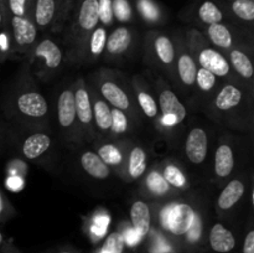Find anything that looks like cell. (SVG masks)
<instances>
[{
	"label": "cell",
	"instance_id": "32",
	"mask_svg": "<svg viewBox=\"0 0 254 253\" xmlns=\"http://www.w3.org/2000/svg\"><path fill=\"white\" fill-rule=\"evenodd\" d=\"M124 247L123 235L119 232H113L107 237L102 253H122Z\"/></svg>",
	"mask_w": 254,
	"mask_h": 253
},
{
	"label": "cell",
	"instance_id": "42",
	"mask_svg": "<svg viewBox=\"0 0 254 253\" xmlns=\"http://www.w3.org/2000/svg\"><path fill=\"white\" fill-rule=\"evenodd\" d=\"M107 225H108V217H97L94 221L93 232L98 236H102L106 232Z\"/></svg>",
	"mask_w": 254,
	"mask_h": 253
},
{
	"label": "cell",
	"instance_id": "1",
	"mask_svg": "<svg viewBox=\"0 0 254 253\" xmlns=\"http://www.w3.org/2000/svg\"><path fill=\"white\" fill-rule=\"evenodd\" d=\"M195 211L186 203L169 205L161 211L160 220L164 227L174 235H184L195 220Z\"/></svg>",
	"mask_w": 254,
	"mask_h": 253
},
{
	"label": "cell",
	"instance_id": "12",
	"mask_svg": "<svg viewBox=\"0 0 254 253\" xmlns=\"http://www.w3.org/2000/svg\"><path fill=\"white\" fill-rule=\"evenodd\" d=\"M35 55L45 60V63L50 68H56L62 61V54L59 46L51 40H44L35 50Z\"/></svg>",
	"mask_w": 254,
	"mask_h": 253
},
{
	"label": "cell",
	"instance_id": "36",
	"mask_svg": "<svg viewBox=\"0 0 254 253\" xmlns=\"http://www.w3.org/2000/svg\"><path fill=\"white\" fill-rule=\"evenodd\" d=\"M138 9L144 19L149 20V21H155L159 17L158 7L151 0H139Z\"/></svg>",
	"mask_w": 254,
	"mask_h": 253
},
{
	"label": "cell",
	"instance_id": "25",
	"mask_svg": "<svg viewBox=\"0 0 254 253\" xmlns=\"http://www.w3.org/2000/svg\"><path fill=\"white\" fill-rule=\"evenodd\" d=\"M198 15H200V19L208 25L220 24L223 19L221 10L212 1L203 2L198 10Z\"/></svg>",
	"mask_w": 254,
	"mask_h": 253
},
{
	"label": "cell",
	"instance_id": "27",
	"mask_svg": "<svg viewBox=\"0 0 254 253\" xmlns=\"http://www.w3.org/2000/svg\"><path fill=\"white\" fill-rule=\"evenodd\" d=\"M94 117H96L97 126H98L102 130L111 129L112 114H111V109H109V107L107 106L106 102L103 101L96 102V106H94Z\"/></svg>",
	"mask_w": 254,
	"mask_h": 253
},
{
	"label": "cell",
	"instance_id": "5",
	"mask_svg": "<svg viewBox=\"0 0 254 253\" xmlns=\"http://www.w3.org/2000/svg\"><path fill=\"white\" fill-rule=\"evenodd\" d=\"M20 112L30 117H42L47 112V102L44 97L36 92L24 93L17 99Z\"/></svg>",
	"mask_w": 254,
	"mask_h": 253
},
{
	"label": "cell",
	"instance_id": "22",
	"mask_svg": "<svg viewBox=\"0 0 254 253\" xmlns=\"http://www.w3.org/2000/svg\"><path fill=\"white\" fill-rule=\"evenodd\" d=\"M55 15V0H37L35 19L37 25L46 26L51 22Z\"/></svg>",
	"mask_w": 254,
	"mask_h": 253
},
{
	"label": "cell",
	"instance_id": "8",
	"mask_svg": "<svg viewBox=\"0 0 254 253\" xmlns=\"http://www.w3.org/2000/svg\"><path fill=\"white\" fill-rule=\"evenodd\" d=\"M59 122L62 126H69L76 118V101L71 91H64L59 98Z\"/></svg>",
	"mask_w": 254,
	"mask_h": 253
},
{
	"label": "cell",
	"instance_id": "45",
	"mask_svg": "<svg viewBox=\"0 0 254 253\" xmlns=\"http://www.w3.org/2000/svg\"><path fill=\"white\" fill-rule=\"evenodd\" d=\"M2 20H4V14H2V4L0 0V25L2 24Z\"/></svg>",
	"mask_w": 254,
	"mask_h": 253
},
{
	"label": "cell",
	"instance_id": "4",
	"mask_svg": "<svg viewBox=\"0 0 254 253\" xmlns=\"http://www.w3.org/2000/svg\"><path fill=\"white\" fill-rule=\"evenodd\" d=\"M198 60H200L202 68L207 69L215 76L225 77L230 72V64H228L227 60L220 52L215 51L212 49L202 50Z\"/></svg>",
	"mask_w": 254,
	"mask_h": 253
},
{
	"label": "cell",
	"instance_id": "31",
	"mask_svg": "<svg viewBox=\"0 0 254 253\" xmlns=\"http://www.w3.org/2000/svg\"><path fill=\"white\" fill-rule=\"evenodd\" d=\"M164 178L168 181L169 185L176 186V188L181 189L186 185V179L185 175L181 173L179 168L174 165H168L164 170Z\"/></svg>",
	"mask_w": 254,
	"mask_h": 253
},
{
	"label": "cell",
	"instance_id": "40",
	"mask_svg": "<svg viewBox=\"0 0 254 253\" xmlns=\"http://www.w3.org/2000/svg\"><path fill=\"white\" fill-rule=\"evenodd\" d=\"M186 233L189 235V240L192 241V242H195V241H197L198 238H200V236H201V221H200V218L197 217V215H195V220H193L192 225H191V227L189 228V231Z\"/></svg>",
	"mask_w": 254,
	"mask_h": 253
},
{
	"label": "cell",
	"instance_id": "23",
	"mask_svg": "<svg viewBox=\"0 0 254 253\" xmlns=\"http://www.w3.org/2000/svg\"><path fill=\"white\" fill-rule=\"evenodd\" d=\"M146 169V154L141 148L136 146L131 150L129 158V173L134 179L139 178L144 174Z\"/></svg>",
	"mask_w": 254,
	"mask_h": 253
},
{
	"label": "cell",
	"instance_id": "7",
	"mask_svg": "<svg viewBox=\"0 0 254 253\" xmlns=\"http://www.w3.org/2000/svg\"><path fill=\"white\" fill-rule=\"evenodd\" d=\"M15 41L19 45H30L36 39V27L24 16H14L11 20Z\"/></svg>",
	"mask_w": 254,
	"mask_h": 253
},
{
	"label": "cell",
	"instance_id": "18",
	"mask_svg": "<svg viewBox=\"0 0 254 253\" xmlns=\"http://www.w3.org/2000/svg\"><path fill=\"white\" fill-rule=\"evenodd\" d=\"M242 99V93L235 86L223 87L216 98V107L221 111H228L237 106Z\"/></svg>",
	"mask_w": 254,
	"mask_h": 253
},
{
	"label": "cell",
	"instance_id": "15",
	"mask_svg": "<svg viewBox=\"0 0 254 253\" xmlns=\"http://www.w3.org/2000/svg\"><path fill=\"white\" fill-rule=\"evenodd\" d=\"M235 166L233 151L228 145H221L216 151L215 156V170L218 176H228Z\"/></svg>",
	"mask_w": 254,
	"mask_h": 253
},
{
	"label": "cell",
	"instance_id": "14",
	"mask_svg": "<svg viewBox=\"0 0 254 253\" xmlns=\"http://www.w3.org/2000/svg\"><path fill=\"white\" fill-rule=\"evenodd\" d=\"M98 21V0H83L78 15V22L82 29L93 30Z\"/></svg>",
	"mask_w": 254,
	"mask_h": 253
},
{
	"label": "cell",
	"instance_id": "24",
	"mask_svg": "<svg viewBox=\"0 0 254 253\" xmlns=\"http://www.w3.org/2000/svg\"><path fill=\"white\" fill-rule=\"evenodd\" d=\"M231 62L236 71L245 78H251L253 76V66L248 56L238 50H233L231 52Z\"/></svg>",
	"mask_w": 254,
	"mask_h": 253
},
{
	"label": "cell",
	"instance_id": "28",
	"mask_svg": "<svg viewBox=\"0 0 254 253\" xmlns=\"http://www.w3.org/2000/svg\"><path fill=\"white\" fill-rule=\"evenodd\" d=\"M146 184H148V188L150 189L151 192H154L155 195H165L170 189L168 181L158 171H153V173L149 174Z\"/></svg>",
	"mask_w": 254,
	"mask_h": 253
},
{
	"label": "cell",
	"instance_id": "17",
	"mask_svg": "<svg viewBox=\"0 0 254 253\" xmlns=\"http://www.w3.org/2000/svg\"><path fill=\"white\" fill-rule=\"evenodd\" d=\"M102 94L108 99L116 108L127 109L129 107V98L116 83L113 82H106L102 84Z\"/></svg>",
	"mask_w": 254,
	"mask_h": 253
},
{
	"label": "cell",
	"instance_id": "47",
	"mask_svg": "<svg viewBox=\"0 0 254 253\" xmlns=\"http://www.w3.org/2000/svg\"><path fill=\"white\" fill-rule=\"evenodd\" d=\"M2 241H4V237H2L1 232H0V245H1V243H2Z\"/></svg>",
	"mask_w": 254,
	"mask_h": 253
},
{
	"label": "cell",
	"instance_id": "33",
	"mask_svg": "<svg viewBox=\"0 0 254 253\" xmlns=\"http://www.w3.org/2000/svg\"><path fill=\"white\" fill-rule=\"evenodd\" d=\"M113 15H116L119 21H129L131 17V7L128 0H113L112 1Z\"/></svg>",
	"mask_w": 254,
	"mask_h": 253
},
{
	"label": "cell",
	"instance_id": "29",
	"mask_svg": "<svg viewBox=\"0 0 254 253\" xmlns=\"http://www.w3.org/2000/svg\"><path fill=\"white\" fill-rule=\"evenodd\" d=\"M232 11L240 19L245 21L254 20V2L253 0H235L232 4Z\"/></svg>",
	"mask_w": 254,
	"mask_h": 253
},
{
	"label": "cell",
	"instance_id": "43",
	"mask_svg": "<svg viewBox=\"0 0 254 253\" xmlns=\"http://www.w3.org/2000/svg\"><path fill=\"white\" fill-rule=\"evenodd\" d=\"M123 238L129 246H134V245H136L139 241H140L141 236L139 235L135 230H128L127 231L126 236H123Z\"/></svg>",
	"mask_w": 254,
	"mask_h": 253
},
{
	"label": "cell",
	"instance_id": "10",
	"mask_svg": "<svg viewBox=\"0 0 254 253\" xmlns=\"http://www.w3.org/2000/svg\"><path fill=\"white\" fill-rule=\"evenodd\" d=\"M50 144H51V141H50V138L46 134L36 133L34 135L29 136L24 141L22 153L27 159H36L49 149Z\"/></svg>",
	"mask_w": 254,
	"mask_h": 253
},
{
	"label": "cell",
	"instance_id": "16",
	"mask_svg": "<svg viewBox=\"0 0 254 253\" xmlns=\"http://www.w3.org/2000/svg\"><path fill=\"white\" fill-rule=\"evenodd\" d=\"M131 35L127 27H118L107 39V50L111 54H122L129 47Z\"/></svg>",
	"mask_w": 254,
	"mask_h": 253
},
{
	"label": "cell",
	"instance_id": "3",
	"mask_svg": "<svg viewBox=\"0 0 254 253\" xmlns=\"http://www.w3.org/2000/svg\"><path fill=\"white\" fill-rule=\"evenodd\" d=\"M160 108L164 114V122L166 124H178L186 117V109L175 93L171 91H164L160 94Z\"/></svg>",
	"mask_w": 254,
	"mask_h": 253
},
{
	"label": "cell",
	"instance_id": "11",
	"mask_svg": "<svg viewBox=\"0 0 254 253\" xmlns=\"http://www.w3.org/2000/svg\"><path fill=\"white\" fill-rule=\"evenodd\" d=\"M245 193V185L240 180H232L227 184L218 197V206L222 210L233 207Z\"/></svg>",
	"mask_w": 254,
	"mask_h": 253
},
{
	"label": "cell",
	"instance_id": "9",
	"mask_svg": "<svg viewBox=\"0 0 254 253\" xmlns=\"http://www.w3.org/2000/svg\"><path fill=\"white\" fill-rule=\"evenodd\" d=\"M131 222H133L134 230L143 237L149 232L150 228V211L148 205L143 201H136L133 203L130 210Z\"/></svg>",
	"mask_w": 254,
	"mask_h": 253
},
{
	"label": "cell",
	"instance_id": "37",
	"mask_svg": "<svg viewBox=\"0 0 254 253\" xmlns=\"http://www.w3.org/2000/svg\"><path fill=\"white\" fill-rule=\"evenodd\" d=\"M196 81H197L198 86L202 91H211L216 84V77L207 69L201 68L196 74Z\"/></svg>",
	"mask_w": 254,
	"mask_h": 253
},
{
	"label": "cell",
	"instance_id": "21",
	"mask_svg": "<svg viewBox=\"0 0 254 253\" xmlns=\"http://www.w3.org/2000/svg\"><path fill=\"white\" fill-rule=\"evenodd\" d=\"M208 36L216 46L228 49L232 45V36L227 27L222 24H212L208 27Z\"/></svg>",
	"mask_w": 254,
	"mask_h": 253
},
{
	"label": "cell",
	"instance_id": "6",
	"mask_svg": "<svg viewBox=\"0 0 254 253\" xmlns=\"http://www.w3.org/2000/svg\"><path fill=\"white\" fill-rule=\"evenodd\" d=\"M210 243L211 247L215 251L226 253L235 248L236 241L231 231L225 228V226H222L221 223H216L211 230Z\"/></svg>",
	"mask_w": 254,
	"mask_h": 253
},
{
	"label": "cell",
	"instance_id": "38",
	"mask_svg": "<svg viewBox=\"0 0 254 253\" xmlns=\"http://www.w3.org/2000/svg\"><path fill=\"white\" fill-rule=\"evenodd\" d=\"M139 104H140L141 109H143L144 113L148 117H155L158 113V107H156L155 101L153 99V97L150 94L145 93V92H140L139 93Z\"/></svg>",
	"mask_w": 254,
	"mask_h": 253
},
{
	"label": "cell",
	"instance_id": "46",
	"mask_svg": "<svg viewBox=\"0 0 254 253\" xmlns=\"http://www.w3.org/2000/svg\"><path fill=\"white\" fill-rule=\"evenodd\" d=\"M2 211H4V201H2L1 195H0V215L2 213Z\"/></svg>",
	"mask_w": 254,
	"mask_h": 253
},
{
	"label": "cell",
	"instance_id": "35",
	"mask_svg": "<svg viewBox=\"0 0 254 253\" xmlns=\"http://www.w3.org/2000/svg\"><path fill=\"white\" fill-rule=\"evenodd\" d=\"M112 114V126L111 129L114 133H124L128 126V121H127L126 114L122 112V109L114 108L111 111Z\"/></svg>",
	"mask_w": 254,
	"mask_h": 253
},
{
	"label": "cell",
	"instance_id": "2",
	"mask_svg": "<svg viewBox=\"0 0 254 253\" xmlns=\"http://www.w3.org/2000/svg\"><path fill=\"white\" fill-rule=\"evenodd\" d=\"M207 134L201 128H195L190 131L185 144V151L189 160L193 164H201L207 156Z\"/></svg>",
	"mask_w": 254,
	"mask_h": 253
},
{
	"label": "cell",
	"instance_id": "30",
	"mask_svg": "<svg viewBox=\"0 0 254 253\" xmlns=\"http://www.w3.org/2000/svg\"><path fill=\"white\" fill-rule=\"evenodd\" d=\"M98 156L107 164V165H117L122 161V155L118 149L114 145L107 144L99 148Z\"/></svg>",
	"mask_w": 254,
	"mask_h": 253
},
{
	"label": "cell",
	"instance_id": "13",
	"mask_svg": "<svg viewBox=\"0 0 254 253\" xmlns=\"http://www.w3.org/2000/svg\"><path fill=\"white\" fill-rule=\"evenodd\" d=\"M82 166L91 176L96 179H106L109 175V169L107 164L98 156V154L87 151L81 158Z\"/></svg>",
	"mask_w": 254,
	"mask_h": 253
},
{
	"label": "cell",
	"instance_id": "44",
	"mask_svg": "<svg viewBox=\"0 0 254 253\" xmlns=\"http://www.w3.org/2000/svg\"><path fill=\"white\" fill-rule=\"evenodd\" d=\"M243 253H254V231H251L246 236L245 245H243Z\"/></svg>",
	"mask_w": 254,
	"mask_h": 253
},
{
	"label": "cell",
	"instance_id": "48",
	"mask_svg": "<svg viewBox=\"0 0 254 253\" xmlns=\"http://www.w3.org/2000/svg\"><path fill=\"white\" fill-rule=\"evenodd\" d=\"M62 253H68V252H62Z\"/></svg>",
	"mask_w": 254,
	"mask_h": 253
},
{
	"label": "cell",
	"instance_id": "19",
	"mask_svg": "<svg viewBox=\"0 0 254 253\" xmlns=\"http://www.w3.org/2000/svg\"><path fill=\"white\" fill-rule=\"evenodd\" d=\"M74 101H76V113L78 116V119L82 123H89L93 118V114H92L89 96L86 89H78L74 94Z\"/></svg>",
	"mask_w": 254,
	"mask_h": 253
},
{
	"label": "cell",
	"instance_id": "41",
	"mask_svg": "<svg viewBox=\"0 0 254 253\" xmlns=\"http://www.w3.org/2000/svg\"><path fill=\"white\" fill-rule=\"evenodd\" d=\"M26 0H9V9L14 16H24Z\"/></svg>",
	"mask_w": 254,
	"mask_h": 253
},
{
	"label": "cell",
	"instance_id": "26",
	"mask_svg": "<svg viewBox=\"0 0 254 253\" xmlns=\"http://www.w3.org/2000/svg\"><path fill=\"white\" fill-rule=\"evenodd\" d=\"M155 50L159 59L164 63H171L173 62L174 57H175V51H174L173 42L169 40V37L159 36L155 40Z\"/></svg>",
	"mask_w": 254,
	"mask_h": 253
},
{
	"label": "cell",
	"instance_id": "34",
	"mask_svg": "<svg viewBox=\"0 0 254 253\" xmlns=\"http://www.w3.org/2000/svg\"><path fill=\"white\" fill-rule=\"evenodd\" d=\"M107 41V32L103 27L94 30L91 40V51L93 55H99L104 50Z\"/></svg>",
	"mask_w": 254,
	"mask_h": 253
},
{
	"label": "cell",
	"instance_id": "39",
	"mask_svg": "<svg viewBox=\"0 0 254 253\" xmlns=\"http://www.w3.org/2000/svg\"><path fill=\"white\" fill-rule=\"evenodd\" d=\"M98 15L99 21L104 25H109L113 20V7L112 0H98Z\"/></svg>",
	"mask_w": 254,
	"mask_h": 253
},
{
	"label": "cell",
	"instance_id": "20",
	"mask_svg": "<svg viewBox=\"0 0 254 253\" xmlns=\"http://www.w3.org/2000/svg\"><path fill=\"white\" fill-rule=\"evenodd\" d=\"M178 71L179 76H180L181 81L184 83L188 84V86H191V84L195 83L197 68H196L195 61L192 60V57H190L189 55H183L179 59Z\"/></svg>",
	"mask_w": 254,
	"mask_h": 253
}]
</instances>
